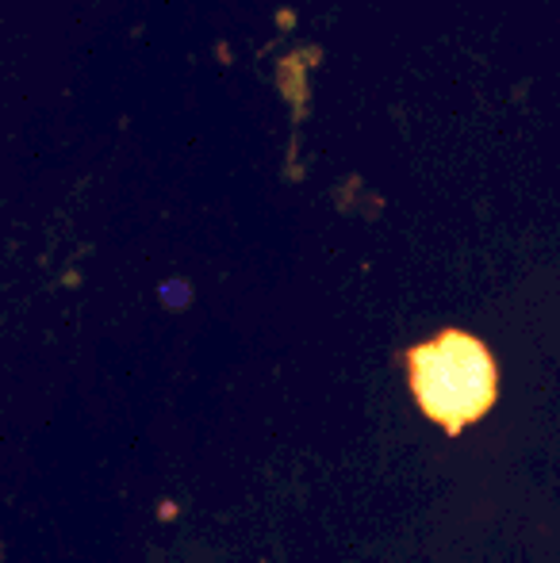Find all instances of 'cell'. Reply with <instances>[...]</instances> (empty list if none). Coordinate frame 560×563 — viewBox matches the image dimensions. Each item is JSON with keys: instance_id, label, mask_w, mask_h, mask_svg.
<instances>
[{"instance_id": "obj_1", "label": "cell", "mask_w": 560, "mask_h": 563, "mask_svg": "<svg viewBox=\"0 0 560 563\" xmlns=\"http://www.w3.org/2000/svg\"><path fill=\"white\" fill-rule=\"evenodd\" d=\"M407 376L422 415L446 430H464L495 407L499 368L480 338L441 330L407 353Z\"/></svg>"}]
</instances>
